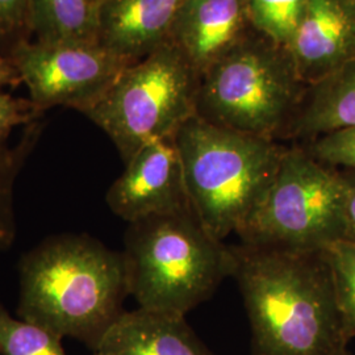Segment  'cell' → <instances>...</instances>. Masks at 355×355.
<instances>
[{
	"mask_svg": "<svg viewBox=\"0 0 355 355\" xmlns=\"http://www.w3.org/2000/svg\"><path fill=\"white\" fill-rule=\"evenodd\" d=\"M252 328L253 355H340L343 334L325 252L229 246Z\"/></svg>",
	"mask_w": 355,
	"mask_h": 355,
	"instance_id": "1",
	"label": "cell"
},
{
	"mask_svg": "<svg viewBox=\"0 0 355 355\" xmlns=\"http://www.w3.org/2000/svg\"><path fill=\"white\" fill-rule=\"evenodd\" d=\"M17 315L94 353L125 311L129 296L123 252L87 234H58L21 258Z\"/></svg>",
	"mask_w": 355,
	"mask_h": 355,
	"instance_id": "2",
	"label": "cell"
},
{
	"mask_svg": "<svg viewBox=\"0 0 355 355\" xmlns=\"http://www.w3.org/2000/svg\"><path fill=\"white\" fill-rule=\"evenodd\" d=\"M191 209L217 241L240 234L265 198L286 148L193 114L173 137Z\"/></svg>",
	"mask_w": 355,
	"mask_h": 355,
	"instance_id": "3",
	"label": "cell"
},
{
	"mask_svg": "<svg viewBox=\"0 0 355 355\" xmlns=\"http://www.w3.org/2000/svg\"><path fill=\"white\" fill-rule=\"evenodd\" d=\"M124 242L129 295L140 308L186 316L230 277L229 246L192 211L132 223Z\"/></svg>",
	"mask_w": 355,
	"mask_h": 355,
	"instance_id": "4",
	"label": "cell"
},
{
	"mask_svg": "<svg viewBox=\"0 0 355 355\" xmlns=\"http://www.w3.org/2000/svg\"><path fill=\"white\" fill-rule=\"evenodd\" d=\"M302 83L284 49L270 41H241L204 73L196 114L218 127L274 140L302 105Z\"/></svg>",
	"mask_w": 355,
	"mask_h": 355,
	"instance_id": "5",
	"label": "cell"
},
{
	"mask_svg": "<svg viewBox=\"0 0 355 355\" xmlns=\"http://www.w3.org/2000/svg\"><path fill=\"white\" fill-rule=\"evenodd\" d=\"M198 76L170 40L127 66L85 114L108 135L128 162L145 144L173 139L196 114Z\"/></svg>",
	"mask_w": 355,
	"mask_h": 355,
	"instance_id": "6",
	"label": "cell"
},
{
	"mask_svg": "<svg viewBox=\"0 0 355 355\" xmlns=\"http://www.w3.org/2000/svg\"><path fill=\"white\" fill-rule=\"evenodd\" d=\"M343 173L302 148L287 149L265 198L239 234L258 248L325 252L343 241Z\"/></svg>",
	"mask_w": 355,
	"mask_h": 355,
	"instance_id": "7",
	"label": "cell"
},
{
	"mask_svg": "<svg viewBox=\"0 0 355 355\" xmlns=\"http://www.w3.org/2000/svg\"><path fill=\"white\" fill-rule=\"evenodd\" d=\"M130 64L99 41L37 40L13 51V67L38 110L62 105L86 114Z\"/></svg>",
	"mask_w": 355,
	"mask_h": 355,
	"instance_id": "8",
	"label": "cell"
},
{
	"mask_svg": "<svg viewBox=\"0 0 355 355\" xmlns=\"http://www.w3.org/2000/svg\"><path fill=\"white\" fill-rule=\"evenodd\" d=\"M125 165L105 195L114 215L132 224L153 216L192 211L173 139L145 144Z\"/></svg>",
	"mask_w": 355,
	"mask_h": 355,
	"instance_id": "9",
	"label": "cell"
},
{
	"mask_svg": "<svg viewBox=\"0 0 355 355\" xmlns=\"http://www.w3.org/2000/svg\"><path fill=\"white\" fill-rule=\"evenodd\" d=\"M286 51L311 86L355 60V0H306Z\"/></svg>",
	"mask_w": 355,
	"mask_h": 355,
	"instance_id": "10",
	"label": "cell"
},
{
	"mask_svg": "<svg viewBox=\"0 0 355 355\" xmlns=\"http://www.w3.org/2000/svg\"><path fill=\"white\" fill-rule=\"evenodd\" d=\"M249 23L245 0H184L170 40L196 74L237 46Z\"/></svg>",
	"mask_w": 355,
	"mask_h": 355,
	"instance_id": "11",
	"label": "cell"
},
{
	"mask_svg": "<svg viewBox=\"0 0 355 355\" xmlns=\"http://www.w3.org/2000/svg\"><path fill=\"white\" fill-rule=\"evenodd\" d=\"M184 0H102L98 6V41L136 62L170 41Z\"/></svg>",
	"mask_w": 355,
	"mask_h": 355,
	"instance_id": "12",
	"label": "cell"
},
{
	"mask_svg": "<svg viewBox=\"0 0 355 355\" xmlns=\"http://www.w3.org/2000/svg\"><path fill=\"white\" fill-rule=\"evenodd\" d=\"M95 353L102 355H215L184 316L137 308L124 312Z\"/></svg>",
	"mask_w": 355,
	"mask_h": 355,
	"instance_id": "13",
	"label": "cell"
},
{
	"mask_svg": "<svg viewBox=\"0 0 355 355\" xmlns=\"http://www.w3.org/2000/svg\"><path fill=\"white\" fill-rule=\"evenodd\" d=\"M350 128H355V60L312 85L311 95L292 119L288 133L313 141Z\"/></svg>",
	"mask_w": 355,
	"mask_h": 355,
	"instance_id": "14",
	"label": "cell"
},
{
	"mask_svg": "<svg viewBox=\"0 0 355 355\" xmlns=\"http://www.w3.org/2000/svg\"><path fill=\"white\" fill-rule=\"evenodd\" d=\"M28 24L44 42L98 41V6L92 0H29Z\"/></svg>",
	"mask_w": 355,
	"mask_h": 355,
	"instance_id": "15",
	"label": "cell"
},
{
	"mask_svg": "<svg viewBox=\"0 0 355 355\" xmlns=\"http://www.w3.org/2000/svg\"><path fill=\"white\" fill-rule=\"evenodd\" d=\"M306 0H245L249 23L286 51L304 12Z\"/></svg>",
	"mask_w": 355,
	"mask_h": 355,
	"instance_id": "16",
	"label": "cell"
},
{
	"mask_svg": "<svg viewBox=\"0 0 355 355\" xmlns=\"http://www.w3.org/2000/svg\"><path fill=\"white\" fill-rule=\"evenodd\" d=\"M61 341L48 330L13 318L0 305V354L66 355Z\"/></svg>",
	"mask_w": 355,
	"mask_h": 355,
	"instance_id": "17",
	"label": "cell"
},
{
	"mask_svg": "<svg viewBox=\"0 0 355 355\" xmlns=\"http://www.w3.org/2000/svg\"><path fill=\"white\" fill-rule=\"evenodd\" d=\"M329 262L343 334L347 343L355 337V243L340 241L325 250Z\"/></svg>",
	"mask_w": 355,
	"mask_h": 355,
	"instance_id": "18",
	"label": "cell"
},
{
	"mask_svg": "<svg viewBox=\"0 0 355 355\" xmlns=\"http://www.w3.org/2000/svg\"><path fill=\"white\" fill-rule=\"evenodd\" d=\"M19 165L11 153L0 150V252L12 246L16 236L13 184Z\"/></svg>",
	"mask_w": 355,
	"mask_h": 355,
	"instance_id": "19",
	"label": "cell"
},
{
	"mask_svg": "<svg viewBox=\"0 0 355 355\" xmlns=\"http://www.w3.org/2000/svg\"><path fill=\"white\" fill-rule=\"evenodd\" d=\"M305 150L324 165L343 166L355 171V128L321 136Z\"/></svg>",
	"mask_w": 355,
	"mask_h": 355,
	"instance_id": "20",
	"label": "cell"
},
{
	"mask_svg": "<svg viewBox=\"0 0 355 355\" xmlns=\"http://www.w3.org/2000/svg\"><path fill=\"white\" fill-rule=\"evenodd\" d=\"M36 108L37 107L32 102L26 103L0 94V150L3 142L7 140L13 129L28 123Z\"/></svg>",
	"mask_w": 355,
	"mask_h": 355,
	"instance_id": "21",
	"label": "cell"
},
{
	"mask_svg": "<svg viewBox=\"0 0 355 355\" xmlns=\"http://www.w3.org/2000/svg\"><path fill=\"white\" fill-rule=\"evenodd\" d=\"M29 0H0V33H10L28 23Z\"/></svg>",
	"mask_w": 355,
	"mask_h": 355,
	"instance_id": "22",
	"label": "cell"
},
{
	"mask_svg": "<svg viewBox=\"0 0 355 355\" xmlns=\"http://www.w3.org/2000/svg\"><path fill=\"white\" fill-rule=\"evenodd\" d=\"M346 193L343 209V241L355 243V171L343 173Z\"/></svg>",
	"mask_w": 355,
	"mask_h": 355,
	"instance_id": "23",
	"label": "cell"
},
{
	"mask_svg": "<svg viewBox=\"0 0 355 355\" xmlns=\"http://www.w3.org/2000/svg\"><path fill=\"white\" fill-rule=\"evenodd\" d=\"M15 73H16V69L10 66L4 58L0 57V89L12 83L16 78Z\"/></svg>",
	"mask_w": 355,
	"mask_h": 355,
	"instance_id": "24",
	"label": "cell"
},
{
	"mask_svg": "<svg viewBox=\"0 0 355 355\" xmlns=\"http://www.w3.org/2000/svg\"><path fill=\"white\" fill-rule=\"evenodd\" d=\"M340 355H353L350 352H349V349H346V350H343V353Z\"/></svg>",
	"mask_w": 355,
	"mask_h": 355,
	"instance_id": "25",
	"label": "cell"
},
{
	"mask_svg": "<svg viewBox=\"0 0 355 355\" xmlns=\"http://www.w3.org/2000/svg\"><path fill=\"white\" fill-rule=\"evenodd\" d=\"M92 1H94V3H95V4H96V6H99V3H101V1H102V0H92Z\"/></svg>",
	"mask_w": 355,
	"mask_h": 355,
	"instance_id": "26",
	"label": "cell"
},
{
	"mask_svg": "<svg viewBox=\"0 0 355 355\" xmlns=\"http://www.w3.org/2000/svg\"><path fill=\"white\" fill-rule=\"evenodd\" d=\"M94 355H102V354H99V353H94Z\"/></svg>",
	"mask_w": 355,
	"mask_h": 355,
	"instance_id": "27",
	"label": "cell"
}]
</instances>
